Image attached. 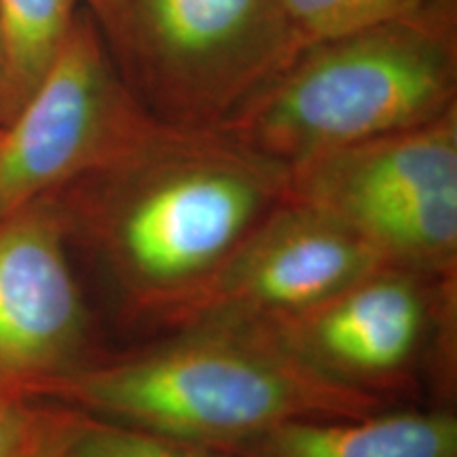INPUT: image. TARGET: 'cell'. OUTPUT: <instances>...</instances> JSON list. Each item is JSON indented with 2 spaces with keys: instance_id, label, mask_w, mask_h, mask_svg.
<instances>
[{
  "instance_id": "4",
  "label": "cell",
  "mask_w": 457,
  "mask_h": 457,
  "mask_svg": "<svg viewBox=\"0 0 457 457\" xmlns=\"http://www.w3.org/2000/svg\"><path fill=\"white\" fill-rule=\"evenodd\" d=\"M136 102L176 128H220L295 55L278 0H79Z\"/></svg>"
},
{
  "instance_id": "9",
  "label": "cell",
  "mask_w": 457,
  "mask_h": 457,
  "mask_svg": "<svg viewBox=\"0 0 457 457\" xmlns=\"http://www.w3.org/2000/svg\"><path fill=\"white\" fill-rule=\"evenodd\" d=\"M447 187H457V106L417 128L290 165L286 197L358 233L370 216Z\"/></svg>"
},
{
  "instance_id": "1",
  "label": "cell",
  "mask_w": 457,
  "mask_h": 457,
  "mask_svg": "<svg viewBox=\"0 0 457 457\" xmlns=\"http://www.w3.org/2000/svg\"><path fill=\"white\" fill-rule=\"evenodd\" d=\"M288 168L220 128L153 121L54 193L119 293L174 320L276 205Z\"/></svg>"
},
{
  "instance_id": "6",
  "label": "cell",
  "mask_w": 457,
  "mask_h": 457,
  "mask_svg": "<svg viewBox=\"0 0 457 457\" xmlns=\"http://www.w3.org/2000/svg\"><path fill=\"white\" fill-rule=\"evenodd\" d=\"M387 265L353 228L284 197L171 322L271 327Z\"/></svg>"
},
{
  "instance_id": "12",
  "label": "cell",
  "mask_w": 457,
  "mask_h": 457,
  "mask_svg": "<svg viewBox=\"0 0 457 457\" xmlns=\"http://www.w3.org/2000/svg\"><path fill=\"white\" fill-rule=\"evenodd\" d=\"M430 3L432 0H278L295 54L307 45L400 20Z\"/></svg>"
},
{
  "instance_id": "10",
  "label": "cell",
  "mask_w": 457,
  "mask_h": 457,
  "mask_svg": "<svg viewBox=\"0 0 457 457\" xmlns=\"http://www.w3.org/2000/svg\"><path fill=\"white\" fill-rule=\"evenodd\" d=\"M233 457H457V417L447 409L370 411L295 420L227 451Z\"/></svg>"
},
{
  "instance_id": "2",
  "label": "cell",
  "mask_w": 457,
  "mask_h": 457,
  "mask_svg": "<svg viewBox=\"0 0 457 457\" xmlns=\"http://www.w3.org/2000/svg\"><path fill=\"white\" fill-rule=\"evenodd\" d=\"M43 396L222 453L295 420L384 409L375 392L318 370L273 330L236 322L188 324L151 350L91 360Z\"/></svg>"
},
{
  "instance_id": "3",
  "label": "cell",
  "mask_w": 457,
  "mask_h": 457,
  "mask_svg": "<svg viewBox=\"0 0 457 457\" xmlns=\"http://www.w3.org/2000/svg\"><path fill=\"white\" fill-rule=\"evenodd\" d=\"M457 0L307 45L220 129L296 165L434 121L457 106Z\"/></svg>"
},
{
  "instance_id": "13",
  "label": "cell",
  "mask_w": 457,
  "mask_h": 457,
  "mask_svg": "<svg viewBox=\"0 0 457 457\" xmlns=\"http://www.w3.org/2000/svg\"><path fill=\"white\" fill-rule=\"evenodd\" d=\"M62 457H233L176 438L111 424L71 409Z\"/></svg>"
},
{
  "instance_id": "16",
  "label": "cell",
  "mask_w": 457,
  "mask_h": 457,
  "mask_svg": "<svg viewBox=\"0 0 457 457\" xmlns=\"http://www.w3.org/2000/svg\"><path fill=\"white\" fill-rule=\"evenodd\" d=\"M60 457H62V455H60Z\"/></svg>"
},
{
  "instance_id": "11",
  "label": "cell",
  "mask_w": 457,
  "mask_h": 457,
  "mask_svg": "<svg viewBox=\"0 0 457 457\" xmlns=\"http://www.w3.org/2000/svg\"><path fill=\"white\" fill-rule=\"evenodd\" d=\"M79 11V0H0V125L24 104Z\"/></svg>"
},
{
  "instance_id": "8",
  "label": "cell",
  "mask_w": 457,
  "mask_h": 457,
  "mask_svg": "<svg viewBox=\"0 0 457 457\" xmlns=\"http://www.w3.org/2000/svg\"><path fill=\"white\" fill-rule=\"evenodd\" d=\"M432 320L424 273L384 267L316 310L265 328L318 370L370 392L369 384L392 381L413 367Z\"/></svg>"
},
{
  "instance_id": "15",
  "label": "cell",
  "mask_w": 457,
  "mask_h": 457,
  "mask_svg": "<svg viewBox=\"0 0 457 457\" xmlns=\"http://www.w3.org/2000/svg\"><path fill=\"white\" fill-rule=\"evenodd\" d=\"M64 445V443H62ZM62 455V447L55 451H47V453H37V455H26V457H60Z\"/></svg>"
},
{
  "instance_id": "5",
  "label": "cell",
  "mask_w": 457,
  "mask_h": 457,
  "mask_svg": "<svg viewBox=\"0 0 457 457\" xmlns=\"http://www.w3.org/2000/svg\"><path fill=\"white\" fill-rule=\"evenodd\" d=\"M153 121L79 7L41 81L0 125V219L89 174Z\"/></svg>"
},
{
  "instance_id": "14",
  "label": "cell",
  "mask_w": 457,
  "mask_h": 457,
  "mask_svg": "<svg viewBox=\"0 0 457 457\" xmlns=\"http://www.w3.org/2000/svg\"><path fill=\"white\" fill-rule=\"evenodd\" d=\"M71 411H43L0 390V457H26L62 447Z\"/></svg>"
},
{
  "instance_id": "7",
  "label": "cell",
  "mask_w": 457,
  "mask_h": 457,
  "mask_svg": "<svg viewBox=\"0 0 457 457\" xmlns=\"http://www.w3.org/2000/svg\"><path fill=\"white\" fill-rule=\"evenodd\" d=\"M68 237L55 195L0 219V390L13 396H43L91 362L89 312Z\"/></svg>"
}]
</instances>
